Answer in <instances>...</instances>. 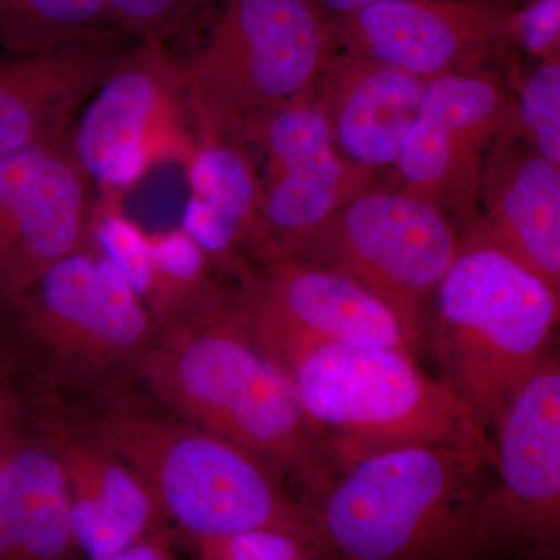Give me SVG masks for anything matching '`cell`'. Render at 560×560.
<instances>
[{
  "mask_svg": "<svg viewBox=\"0 0 560 560\" xmlns=\"http://www.w3.org/2000/svg\"><path fill=\"white\" fill-rule=\"evenodd\" d=\"M304 510L319 560H529L495 453H381L338 471Z\"/></svg>",
  "mask_w": 560,
  "mask_h": 560,
  "instance_id": "6da1fadb",
  "label": "cell"
},
{
  "mask_svg": "<svg viewBox=\"0 0 560 560\" xmlns=\"http://www.w3.org/2000/svg\"><path fill=\"white\" fill-rule=\"evenodd\" d=\"M136 374L162 410L234 442L296 486L302 506L340 471L290 378L232 305L162 334Z\"/></svg>",
  "mask_w": 560,
  "mask_h": 560,
  "instance_id": "7a4b0ae2",
  "label": "cell"
},
{
  "mask_svg": "<svg viewBox=\"0 0 560 560\" xmlns=\"http://www.w3.org/2000/svg\"><path fill=\"white\" fill-rule=\"evenodd\" d=\"M83 430L138 475L162 517L195 544L271 530L318 552L311 518L289 482L234 442L127 401L110 405Z\"/></svg>",
  "mask_w": 560,
  "mask_h": 560,
  "instance_id": "3957f363",
  "label": "cell"
},
{
  "mask_svg": "<svg viewBox=\"0 0 560 560\" xmlns=\"http://www.w3.org/2000/svg\"><path fill=\"white\" fill-rule=\"evenodd\" d=\"M560 294L490 238L480 219L459 231V249L434 298L425 348L440 381L490 434L548 353Z\"/></svg>",
  "mask_w": 560,
  "mask_h": 560,
  "instance_id": "277c9868",
  "label": "cell"
},
{
  "mask_svg": "<svg viewBox=\"0 0 560 560\" xmlns=\"http://www.w3.org/2000/svg\"><path fill=\"white\" fill-rule=\"evenodd\" d=\"M283 372L338 470L400 448L495 453L474 411L408 350L324 346Z\"/></svg>",
  "mask_w": 560,
  "mask_h": 560,
  "instance_id": "5b68a950",
  "label": "cell"
},
{
  "mask_svg": "<svg viewBox=\"0 0 560 560\" xmlns=\"http://www.w3.org/2000/svg\"><path fill=\"white\" fill-rule=\"evenodd\" d=\"M9 359L36 361L65 381L138 371L161 330L138 291L91 242L0 305ZM51 374V375H54Z\"/></svg>",
  "mask_w": 560,
  "mask_h": 560,
  "instance_id": "8992f818",
  "label": "cell"
},
{
  "mask_svg": "<svg viewBox=\"0 0 560 560\" xmlns=\"http://www.w3.org/2000/svg\"><path fill=\"white\" fill-rule=\"evenodd\" d=\"M335 51L331 22L313 0H223L183 62L195 110L241 142L250 125L312 91Z\"/></svg>",
  "mask_w": 560,
  "mask_h": 560,
  "instance_id": "52a82bcc",
  "label": "cell"
},
{
  "mask_svg": "<svg viewBox=\"0 0 560 560\" xmlns=\"http://www.w3.org/2000/svg\"><path fill=\"white\" fill-rule=\"evenodd\" d=\"M459 249L447 213L405 189H374L319 224L287 259L345 275L399 323L412 355L425 349L440 283Z\"/></svg>",
  "mask_w": 560,
  "mask_h": 560,
  "instance_id": "ba28073f",
  "label": "cell"
},
{
  "mask_svg": "<svg viewBox=\"0 0 560 560\" xmlns=\"http://www.w3.org/2000/svg\"><path fill=\"white\" fill-rule=\"evenodd\" d=\"M195 140L186 66L161 39L128 47L70 128V147L92 187L117 198L161 165L184 167Z\"/></svg>",
  "mask_w": 560,
  "mask_h": 560,
  "instance_id": "9c48e42d",
  "label": "cell"
},
{
  "mask_svg": "<svg viewBox=\"0 0 560 560\" xmlns=\"http://www.w3.org/2000/svg\"><path fill=\"white\" fill-rule=\"evenodd\" d=\"M235 315L285 371L324 346H368L412 353L393 313L359 283L313 261L253 265L235 283Z\"/></svg>",
  "mask_w": 560,
  "mask_h": 560,
  "instance_id": "30bf717a",
  "label": "cell"
},
{
  "mask_svg": "<svg viewBox=\"0 0 560 560\" xmlns=\"http://www.w3.org/2000/svg\"><path fill=\"white\" fill-rule=\"evenodd\" d=\"M264 160L259 264L287 259L334 213L378 186V172L341 153L315 88L243 131Z\"/></svg>",
  "mask_w": 560,
  "mask_h": 560,
  "instance_id": "8fae6325",
  "label": "cell"
},
{
  "mask_svg": "<svg viewBox=\"0 0 560 560\" xmlns=\"http://www.w3.org/2000/svg\"><path fill=\"white\" fill-rule=\"evenodd\" d=\"M521 127L517 97L488 70L429 81L401 142V189L463 230L480 219L482 171L504 132Z\"/></svg>",
  "mask_w": 560,
  "mask_h": 560,
  "instance_id": "7c38bea8",
  "label": "cell"
},
{
  "mask_svg": "<svg viewBox=\"0 0 560 560\" xmlns=\"http://www.w3.org/2000/svg\"><path fill=\"white\" fill-rule=\"evenodd\" d=\"M92 189L70 128L0 162V305L84 245Z\"/></svg>",
  "mask_w": 560,
  "mask_h": 560,
  "instance_id": "4fadbf2b",
  "label": "cell"
},
{
  "mask_svg": "<svg viewBox=\"0 0 560 560\" xmlns=\"http://www.w3.org/2000/svg\"><path fill=\"white\" fill-rule=\"evenodd\" d=\"M512 10L495 0H390L330 22L335 50L429 83L486 70L512 46Z\"/></svg>",
  "mask_w": 560,
  "mask_h": 560,
  "instance_id": "5bb4252c",
  "label": "cell"
},
{
  "mask_svg": "<svg viewBox=\"0 0 560 560\" xmlns=\"http://www.w3.org/2000/svg\"><path fill=\"white\" fill-rule=\"evenodd\" d=\"M501 489L530 560H558L560 361L548 352L492 433Z\"/></svg>",
  "mask_w": 560,
  "mask_h": 560,
  "instance_id": "9a60e30c",
  "label": "cell"
},
{
  "mask_svg": "<svg viewBox=\"0 0 560 560\" xmlns=\"http://www.w3.org/2000/svg\"><path fill=\"white\" fill-rule=\"evenodd\" d=\"M113 31L28 54L0 57V162L68 130L127 51Z\"/></svg>",
  "mask_w": 560,
  "mask_h": 560,
  "instance_id": "2e32d148",
  "label": "cell"
},
{
  "mask_svg": "<svg viewBox=\"0 0 560 560\" xmlns=\"http://www.w3.org/2000/svg\"><path fill=\"white\" fill-rule=\"evenodd\" d=\"M195 149L184 165L180 224L210 260L235 280L259 264L261 179L245 143L194 110Z\"/></svg>",
  "mask_w": 560,
  "mask_h": 560,
  "instance_id": "e0dca14e",
  "label": "cell"
},
{
  "mask_svg": "<svg viewBox=\"0 0 560 560\" xmlns=\"http://www.w3.org/2000/svg\"><path fill=\"white\" fill-rule=\"evenodd\" d=\"M480 223L560 294V165L541 156L521 127L504 132L486 158Z\"/></svg>",
  "mask_w": 560,
  "mask_h": 560,
  "instance_id": "ac0fdd59",
  "label": "cell"
},
{
  "mask_svg": "<svg viewBox=\"0 0 560 560\" xmlns=\"http://www.w3.org/2000/svg\"><path fill=\"white\" fill-rule=\"evenodd\" d=\"M60 460L70 495L73 544L88 560H106L164 521L150 490L83 429L46 422L39 429Z\"/></svg>",
  "mask_w": 560,
  "mask_h": 560,
  "instance_id": "d6986e66",
  "label": "cell"
},
{
  "mask_svg": "<svg viewBox=\"0 0 560 560\" xmlns=\"http://www.w3.org/2000/svg\"><path fill=\"white\" fill-rule=\"evenodd\" d=\"M427 84L385 62L335 51L315 94L341 153L378 172L396 165Z\"/></svg>",
  "mask_w": 560,
  "mask_h": 560,
  "instance_id": "ffe728a7",
  "label": "cell"
},
{
  "mask_svg": "<svg viewBox=\"0 0 560 560\" xmlns=\"http://www.w3.org/2000/svg\"><path fill=\"white\" fill-rule=\"evenodd\" d=\"M75 548L60 460L28 422L0 471V560H68Z\"/></svg>",
  "mask_w": 560,
  "mask_h": 560,
  "instance_id": "44dd1931",
  "label": "cell"
},
{
  "mask_svg": "<svg viewBox=\"0 0 560 560\" xmlns=\"http://www.w3.org/2000/svg\"><path fill=\"white\" fill-rule=\"evenodd\" d=\"M153 282L145 305L161 335L228 312L235 285L180 226L150 232Z\"/></svg>",
  "mask_w": 560,
  "mask_h": 560,
  "instance_id": "7402d4cb",
  "label": "cell"
},
{
  "mask_svg": "<svg viewBox=\"0 0 560 560\" xmlns=\"http://www.w3.org/2000/svg\"><path fill=\"white\" fill-rule=\"evenodd\" d=\"M0 21L7 28V54L117 31L105 0H0Z\"/></svg>",
  "mask_w": 560,
  "mask_h": 560,
  "instance_id": "603a6c76",
  "label": "cell"
},
{
  "mask_svg": "<svg viewBox=\"0 0 560 560\" xmlns=\"http://www.w3.org/2000/svg\"><path fill=\"white\" fill-rule=\"evenodd\" d=\"M517 102L523 135L541 156L560 165V57L530 70Z\"/></svg>",
  "mask_w": 560,
  "mask_h": 560,
  "instance_id": "cb8c5ba5",
  "label": "cell"
},
{
  "mask_svg": "<svg viewBox=\"0 0 560 560\" xmlns=\"http://www.w3.org/2000/svg\"><path fill=\"white\" fill-rule=\"evenodd\" d=\"M212 0H105L114 27L136 40H167Z\"/></svg>",
  "mask_w": 560,
  "mask_h": 560,
  "instance_id": "d4e9b609",
  "label": "cell"
},
{
  "mask_svg": "<svg viewBox=\"0 0 560 560\" xmlns=\"http://www.w3.org/2000/svg\"><path fill=\"white\" fill-rule=\"evenodd\" d=\"M197 545L201 560H319L318 552L307 545L271 530H253Z\"/></svg>",
  "mask_w": 560,
  "mask_h": 560,
  "instance_id": "484cf974",
  "label": "cell"
},
{
  "mask_svg": "<svg viewBox=\"0 0 560 560\" xmlns=\"http://www.w3.org/2000/svg\"><path fill=\"white\" fill-rule=\"evenodd\" d=\"M510 36L540 61L560 57V0H528L512 10Z\"/></svg>",
  "mask_w": 560,
  "mask_h": 560,
  "instance_id": "4316f807",
  "label": "cell"
},
{
  "mask_svg": "<svg viewBox=\"0 0 560 560\" xmlns=\"http://www.w3.org/2000/svg\"><path fill=\"white\" fill-rule=\"evenodd\" d=\"M28 416L27 397L14 382L13 368H0V471L24 436L31 422Z\"/></svg>",
  "mask_w": 560,
  "mask_h": 560,
  "instance_id": "83f0119b",
  "label": "cell"
},
{
  "mask_svg": "<svg viewBox=\"0 0 560 560\" xmlns=\"http://www.w3.org/2000/svg\"><path fill=\"white\" fill-rule=\"evenodd\" d=\"M153 536L135 541L130 547L106 560H175L165 545Z\"/></svg>",
  "mask_w": 560,
  "mask_h": 560,
  "instance_id": "f1b7e54d",
  "label": "cell"
},
{
  "mask_svg": "<svg viewBox=\"0 0 560 560\" xmlns=\"http://www.w3.org/2000/svg\"><path fill=\"white\" fill-rule=\"evenodd\" d=\"M313 2L326 14L327 20L334 21L337 18L353 13V11L377 5V3L390 2V0H313Z\"/></svg>",
  "mask_w": 560,
  "mask_h": 560,
  "instance_id": "f546056e",
  "label": "cell"
},
{
  "mask_svg": "<svg viewBox=\"0 0 560 560\" xmlns=\"http://www.w3.org/2000/svg\"><path fill=\"white\" fill-rule=\"evenodd\" d=\"M9 364V352H7L5 329H3L2 319H0V368Z\"/></svg>",
  "mask_w": 560,
  "mask_h": 560,
  "instance_id": "4dcf8cb0",
  "label": "cell"
},
{
  "mask_svg": "<svg viewBox=\"0 0 560 560\" xmlns=\"http://www.w3.org/2000/svg\"><path fill=\"white\" fill-rule=\"evenodd\" d=\"M495 2L501 3V5L508 7V9H517L518 5L528 2V0H495Z\"/></svg>",
  "mask_w": 560,
  "mask_h": 560,
  "instance_id": "1f68e13d",
  "label": "cell"
},
{
  "mask_svg": "<svg viewBox=\"0 0 560 560\" xmlns=\"http://www.w3.org/2000/svg\"><path fill=\"white\" fill-rule=\"evenodd\" d=\"M0 46L5 49L7 46V28L5 25L2 24V21H0Z\"/></svg>",
  "mask_w": 560,
  "mask_h": 560,
  "instance_id": "d6a6232c",
  "label": "cell"
}]
</instances>
